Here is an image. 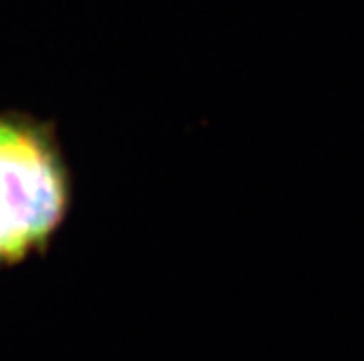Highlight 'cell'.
Wrapping results in <instances>:
<instances>
[{
  "label": "cell",
  "instance_id": "cell-1",
  "mask_svg": "<svg viewBox=\"0 0 364 361\" xmlns=\"http://www.w3.org/2000/svg\"><path fill=\"white\" fill-rule=\"evenodd\" d=\"M69 177L50 137L0 116V265L39 251L63 221Z\"/></svg>",
  "mask_w": 364,
  "mask_h": 361
}]
</instances>
